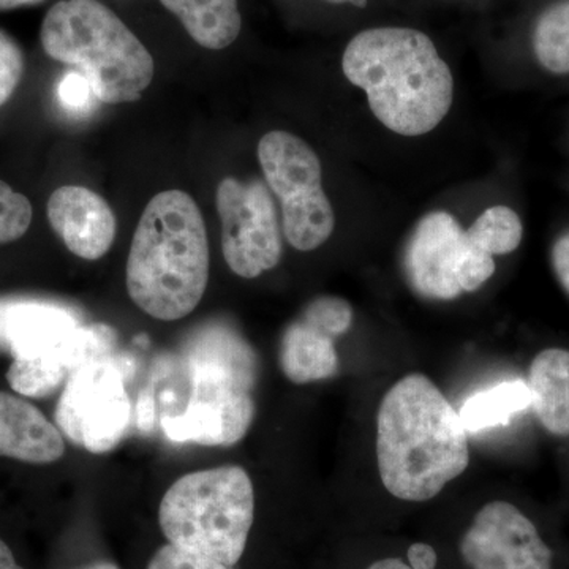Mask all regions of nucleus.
<instances>
[{
  "label": "nucleus",
  "mask_w": 569,
  "mask_h": 569,
  "mask_svg": "<svg viewBox=\"0 0 569 569\" xmlns=\"http://www.w3.org/2000/svg\"><path fill=\"white\" fill-rule=\"evenodd\" d=\"M282 213L284 238L301 252L323 246L335 231V209L323 189L282 201Z\"/></svg>",
  "instance_id": "nucleus-18"
},
{
  "label": "nucleus",
  "mask_w": 569,
  "mask_h": 569,
  "mask_svg": "<svg viewBox=\"0 0 569 569\" xmlns=\"http://www.w3.org/2000/svg\"><path fill=\"white\" fill-rule=\"evenodd\" d=\"M0 569H24L18 565L13 552H11V549L2 539H0Z\"/></svg>",
  "instance_id": "nucleus-29"
},
{
  "label": "nucleus",
  "mask_w": 569,
  "mask_h": 569,
  "mask_svg": "<svg viewBox=\"0 0 569 569\" xmlns=\"http://www.w3.org/2000/svg\"><path fill=\"white\" fill-rule=\"evenodd\" d=\"M40 2L43 0H0V11L18 9L22 6H36Z\"/></svg>",
  "instance_id": "nucleus-31"
},
{
  "label": "nucleus",
  "mask_w": 569,
  "mask_h": 569,
  "mask_svg": "<svg viewBox=\"0 0 569 569\" xmlns=\"http://www.w3.org/2000/svg\"><path fill=\"white\" fill-rule=\"evenodd\" d=\"M208 233L200 208L182 190L156 194L142 212L127 260V291L162 321L190 316L209 282Z\"/></svg>",
  "instance_id": "nucleus-3"
},
{
  "label": "nucleus",
  "mask_w": 569,
  "mask_h": 569,
  "mask_svg": "<svg viewBox=\"0 0 569 569\" xmlns=\"http://www.w3.org/2000/svg\"><path fill=\"white\" fill-rule=\"evenodd\" d=\"M403 268L419 296L449 301L488 282L496 272V260L468 239L451 213L432 212L415 228Z\"/></svg>",
  "instance_id": "nucleus-8"
},
{
  "label": "nucleus",
  "mask_w": 569,
  "mask_h": 569,
  "mask_svg": "<svg viewBox=\"0 0 569 569\" xmlns=\"http://www.w3.org/2000/svg\"><path fill=\"white\" fill-rule=\"evenodd\" d=\"M148 569H236L220 563V561L178 548V546H162L153 553Z\"/></svg>",
  "instance_id": "nucleus-26"
},
{
  "label": "nucleus",
  "mask_w": 569,
  "mask_h": 569,
  "mask_svg": "<svg viewBox=\"0 0 569 569\" xmlns=\"http://www.w3.org/2000/svg\"><path fill=\"white\" fill-rule=\"evenodd\" d=\"M40 39L50 58L84 74L100 102H134L152 82L151 52L97 0L56 3L44 17Z\"/></svg>",
  "instance_id": "nucleus-5"
},
{
  "label": "nucleus",
  "mask_w": 569,
  "mask_h": 569,
  "mask_svg": "<svg viewBox=\"0 0 569 569\" xmlns=\"http://www.w3.org/2000/svg\"><path fill=\"white\" fill-rule=\"evenodd\" d=\"M254 518L252 479L224 466L179 478L160 501L159 523L168 542L236 568Z\"/></svg>",
  "instance_id": "nucleus-6"
},
{
  "label": "nucleus",
  "mask_w": 569,
  "mask_h": 569,
  "mask_svg": "<svg viewBox=\"0 0 569 569\" xmlns=\"http://www.w3.org/2000/svg\"><path fill=\"white\" fill-rule=\"evenodd\" d=\"M63 452L66 441L58 426L28 400L0 391V458L48 466Z\"/></svg>",
  "instance_id": "nucleus-13"
},
{
  "label": "nucleus",
  "mask_w": 569,
  "mask_h": 569,
  "mask_svg": "<svg viewBox=\"0 0 569 569\" xmlns=\"http://www.w3.org/2000/svg\"><path fill=\"white\" fill-rule=\"evenodd\" d=\"M530 406L529 385L522 380L503 381L468 397L460 408L459 418L467 433H478L492 427L508 425L515 415Z\"/></svg>",
  "instance_id": "nucleus-19"
},
{
  "label": "nucleus",
  "mask_w": 569,
  "mask_h": 569,
  "mask_svg": "<svg viewBox=\"0 0 569 569\" xmlns=\"http://www.w3.org/2000/svg\"><path fill=\"white\" fill-rule=\"evenodd\" d=\"M0 346L13 359H39L69 380L80 367L111 358L116 332L103 323L81 325L74 310L47 301L0 302Z\"/></svg>",
  "instance_id": "nucleus-7"
},
{
  "label": "nucleus",
  "mask_w": 569,
  "mask_h": 569,
  "mask_svg": "<svg viewBox=\"0 0 569 569\" xmlns=\"http://www.w3.org/2000/svg\"><path fill=\"white\" fill-rule=\"evenodd\" d=\"M351 84L370 110L402 137L432 132L455 100V78L430 37L408 28H376L351 39L342 58Z\"/></svg>",
  "instance_id": "nucleus-2"
},
{
  "label": "nucleus",
  "mask_w": 569,
  "mask_h": 569,
  "mask_svg": "<svg viewBox=\"0 0 569 569\" xmlns=\"http://www.w3.org/2000/svg\"><path fill=\"white\" fill-rule=\"evenodd\" d=\"M279 362L284 377L295 385L328 380L339 372L335 339L301 318L284 329Z\"/></svg>",
  "instance_id": "nucleus-16"
},
{
  "label": "nucleus",
  "mask_w": 569,
  "mask_h": 569,
  "mask_svg": "<svg viewBox=\"0 0 569 569\" xmlns=\"http://www.w3.org/2000/svg\"><path fill=\"white\" fill-rule=\"evenodd\" d=\"M54 419L63 436L92 455L121 443L132 421V403L112 356L80 367L67 380Z\"/></svg>",
  "instance_id": "nucleus-9"
},
{
  "label": "nucleus",
  "mask_w": 569,
  "mask_h": 569,
  "mask_svg": "<svg viewBox=\"0 0 569 569\" xmlns=\"http://www.w3.org/2000/svg\"><path fill=\"white\" fill-rule=\"evenodd\" d=\"M367 569H413L406 561L400 559H383L373 561Z\"/></svg>",
  "instance_id": "nucleus-30"
},
{
  "label": "nucleus",
  "mask_w": 569,
  "mask_h": 569,
  "mask_svg": "<svg viewBox=\"0 0 569 569\" xmlns=\"http://www.w3.org/2000/svg\"><path fill=\"white\" fill-rule=\"evenodd\" d=\"M78 569H119L118 565L112 561H93V563L86 565Z\"/></svg>",
  "instance_id": "nucleus-32"
},
{
  "label": "nucleus",
  "mask_w": 569,
  "mask_h": 569,
  "mask_svg": "<svg viewBox=\"0 0 569 569\" xmlns=\"http://www.w3.org/2000/svg\"><path fill=\"white\" fill-rule=\"evenodd\" d=\"M189 365V400L181 411L163 415L164 436L174 443L233 447L254 417L252 348L233 331L209 329L190 346Z\"/></svg>",
  "instance_id": "nucleus-4"
},
{
  "label": "nucleus",
  "mask_w": 569,
  "mask_h": 569,
  "mask_svg": "<svg viewBox=\"0 0 569 569\" xmlns=\"http://www.w3.org/2000/svg\"><path fill=\"white\" fill-rule=\"evenodd\" d=\"M48 220L67 249L82 260H100L114 242V212L99 193L86 187L56 190L48 201Z\"/></svg>",
  "instance_id": "nucleus-12"
},
{
  "label": "nucleus",
  "mask_w": 569,
  "mask_h": 569,
  "mask_svg": "<svg viewBox=\"0 0 569 569\" xmlns=\"http://www.w3.org/2000/svg\"><path fill=\"white\" fill-rule=\"evenodd\" d=\"M531 50L542 69L569 74V0H556L538 14Z\"/></svg>",
  "instance_id": "nucleus-20"
},
{
  "label": "nucleus",
  "mask_w": 569,
  "mask_h": 569,
  "mask_svg": "<svg viewBox=\"0 0 569 569\" xmlns=\"http://www.w3.org/2000/svg\"><path fill=\"white\" fill-rule=\"evenodd\" d=\"M467 236L478 249L486 253L507 254L515 252L522 242L523 227L518 212L508 206L486 209L468 228Z\"/></svg>",
  "instance_id": "nucleus-21"
},
{
  "label": "nucleus",
  "mask_w": 569,
  "mask_h": 569,
  "mask_svg": "<svg viewBox=\"0 0 569 569\" xmlns=\"http://www.w3.org/2000/svg\"><path fill=\"white\" fill-rule=\"evenodd\" d=\"M217 211L222 220L223 258L236 276L254 279L280 263L279 220L263 182L224 178L217 187Z\"/></svg>",
  "instance_id": "nucleus-10"
},
{
  "label": "nucleus",
  "mask_w": 569,
  "mask_h": 569,
  "mask_svg": "<svg viewBox=\"0 0 569 569\" xmlns=\"http://www.w3.org/2000/svg\"><path fill=\"white\" fill-rule=\"evenodd\" d=\"M552 266L561 287L569 295V231L561 234L552 247Z\"/></svg>",
  "instance_id": "nucleus-27"
},
{
  "label": "nucleus",
  "mask_w": 569,
  "mask_h": 569,
  "mask_svg": "<svg viewBox=\"0 0 569 569\" xmlns=\"http://www.w3.org/2000/svg\"><path fill=\"white\" fill-rule=\"evenodd\" d=\"M59 102L71 114H88L92 110L97 99L91 84L80 71H69L59 82Z\"/></svg>",
  "instance_id": "nucleus-25"
},
{
  "label": "nucleus",
  "mask_w": 569,
  "mask_h": 569,
  "mask_svg": "<svg viewBox=\"0 0 569 569\" xmlns=\"http://www.w3.org/2000/svg\"><path fill=\"white\" fill-rule=\"evenodd\" d=\"M527 385L542 427L552 436L569 437V351H541L531 362Z\"/></svg>",
  "instance_id": "nucleus-15"
},
{
  "label": "nucleus",
  "mask_w": 569,
  "mask_h": 569,
  "mask_svg": "<svg viewBox=\"0 0 569 569\" xmlns=\"http://www.w3.org/2000/svg\"><path fill=\"white\" fill-rule=\"evenodd\" d=\"M459 549L468 569H552V550L535 523L508 501L479 509Z\"/></svg>",
  "instance_id": "nucleus-11"
},
{
  "label": "nucleus",
  "mask_w": 569,
  "mask_h": 569,
  "mask_svg": "<svg viewBox=\"0 0 569 569\" xmlns=\"http://www.w3.org/2000/svg\"><path fill=\"white\" fill-rule=\"evenodd\" d=\"M198 44L223 50L241 32L238 0H160Z\"/></svg>",
  "instance_id": "nucleus-17"
},
{
  "label": "nucleus",
  "mask_w": 569,
  "mask_h": 569,
  "mask_svg": "<svg viewBox=\"0 0 569 569\" xmlns=\"http://www.w3.org/2000/svg\"><path fill=\"white\" fill-rule=\"evenodd\" d=\"M331 3H350V6L358 7V9H365L367 0H328Z\"/></svg>",
  "instance_id": "nucleus-33"
},
{
  "label": "nucleus",
  "mask_w": 569,
  "mask_h": 569,
  "mask_svg": "<svg viewBox=\"0 0 569 569\" xmlns=\"http://www.w3.org/2000/svg\"><path fill=\"white\" fill-rule=\"evenodd\" d=\"M381 482L403 501H429L470 463L468 433L458 411L429 377L400 378L377 415Z\"/></svg>",
  "instance_id": "nucleus-1"
},
{
  "label": "nucleus",
  "mask_w": 569,
  "mask_h": 569,
  "mask_svg": "<svg viewBox=\"0 0 569 569\" xmlns=\"http://www.w3.org/2000/svg\"><path fill=\"white\" fill-rule=\"evenodd\" d=\"M408 565L413 569H437V550L426 542H415L407 550Z\"/></svg>",
  "instance_id": "nucleus-28"
},
{
  "label": "nucleus",
  "mask_w": 569,
  "mask_h": 569,
  "mask_svg": "<svg viewBox=\"0 0 569 569\" xmlns=\"http://www.w3.org/2000/svg\"><path fill=\"white\" fill-rule=\"evenodd\" d=\"M24 73V56L9 33L0 31V107L17 91Z\"/></svg>",
  "instance_id": "nucleus-24"
},
{
  "label": "nucleus",
  "mask_w": 569,
  "mask_h": 569,
  "mask_svg": "<svg viewBox=\"0 0 569 569\" xmlns=\"http://www.w3.org/2000/svg\"><path fill=\"white\" fill-rule=\"evenodd\" d=\"M301 320L336 340L351 328L353 309L339 296H320L306 307Z\"/></svg>",
  "instance_id": "nucleus-22"
},
{
  "label": "nucleus",
  "mask_w": 569,
  "mask_h": 569,
  "mask_svg": "<svg viewBox=\"0 0 569 569\" xmlns=\"http://www.w3.org/2000/svg\"><path fill=\"white\" fill-rule=\"evenodd\" d=\"M266 183L282 201L323 189V170L317 152L293 133H266L258 144Z\"/></svg>",
  "instance_id": "nucleus-14"
},
{
  "label": "nucleus",
  "mask_w": 569,
  "mask_h": 569,
  "mask_svg": "<svg viewBox=\"0 0 569 569\" xmlns=\"http://www.w3.org/2000/svg\"><path fill=\"white\" fill-rule=\"evenodd\" d=\"M32 213L31 201L0 181V244L18 241L28 233Z\"/></svg>",
  "instance_id": "nucleus-23"
}]
</instances>
